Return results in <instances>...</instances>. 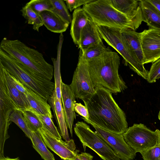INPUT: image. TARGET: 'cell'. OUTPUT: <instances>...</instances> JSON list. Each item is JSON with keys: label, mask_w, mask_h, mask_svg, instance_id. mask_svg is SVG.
<instances>
[{"label": "cell", "mask_w": 160, "mask_h": 160, "mask_svg": "<svg viewBox=\"0 0 160 160\" xmlns=\"http://www.w3.org/2000/svg\"><path fill=\"white\" fill-rule=\"evenodd\" d=\"M83 101L88 111V120L95 124L118 135H122L128 128L124 112L108 91L96 88Z\"/></svg>", "instance_id": "6da1fadb"}, {"label": "cell", "mask_w": 160, "mask_h": 160, "mask_svg": "<svg viewBox=\"0 0 160 160\" xmlns=\"http://www.w3.org/2000/svg\"><path fill=\"white\" fill-rule=\"evenodd\" d=\"M86 62L96 89H103L112 94L127 88L119 74L120 58L117 52L110 50Z\"/></svg>", "instance_id": "7a4b0ae2"}, {"label": "cell", "mask_w": 160, "mask_h": 160, "mask_svg": "<svg viewBox=\"0 0 160 160\" xmlns=\"http://www.w3.org/2000/svg\"><path fill=\"white\" fill-rule=\"evenodd\" d=\"M0 49L40 77L49 80L52 79L53 66L45 60L43 54L38 51L20 40L6 38L1 41Z\"/></svg>", "instance_id": "3957f363"}, {"label": "cell", "mask_w": 160, "mask_h": 160, "mask_svg": "<svg viewBox=\"0 0 160 160\" xmlns=\"http://www.w3.org/2000/svg\"><path fill=\"white\" fill-rule=\"evenodd\" d=\"M0 65L27 88L48 101L55 83L41 78L0 49Z\"/></svg>", "instance_id": "277c9868"}, {"label": "cell", "mask_w": 160, "mask_h": 160, "mask_svg": "<svg viewBox=\"0 0 160 160\" xmlns=\"http://www.w3.org/2000/svg\"><path fill=\"white\" fill-rule=\"evenodd\" d=\"M82 8L98 26L134 31L138 28L132 20L114 8L108 0H93Z\"/></svg>", "instance_id": "5b68a950"}, {"label": "cell", "mask_w": 160, "mask_h": 160, "mask_svg": "<svg viewBox=\"0 0 160 160\" xmlns=\"http://www.w3.org/2000/svg\"><path fill=\"white\" fill-rule=\"evenodd\" d=\"M127 144L140 153L160 144V131H153L143 124H134L122 134Z\"/></svg>", "instance_id": "8992f818"}, {"label": "cell", "mask_w": 160, "mask_h": 160, "mask_svg": "<svg viewBox=\"0 0 160 160\" xmlns=\"http://www.w3.org/2000/svg\"><path fill=\"white\" fill-rule=\"evenodd\" d=\"M98 28L102 39L122 56L132 70L147 80L148 71L144 64L133 58L128 50L122 38V30L102 26H98Z\"/></svg>", "instance_id": "52a82bcc"}, {"label": "cell", "mask_w": 160, "mask_h": 160, "mask_svg": "<svg viewBox=\"0 0 160 160\" xmlns=\"http://www.w3.org/2000/svg\"><path fill=\"white\" fill-rule=\"evenodd\" d=\"M74 130L82 145L84 151L86 147L94 151L103 160H119L112 150L89 125L82 121H78Z\"/></svg>", "instance_id": "ba28073f"}, {"label": "cell", "mask_w": 160, "mask_h": 160, "mask_svg": "<svg viewBox=\"0 0 160 160\" xmlns=\"http://www.w3.org/2000/svg\"><path fill=\"white\" fill-rule=\"evenodd\" d=\"M15 109L19 110L9 96L3 75L0 72V158L4 157L5 142L10 137L8 134V129L11 123L9 117Z\"/></svg>", "instance_id": "9c48e42d"}, {"label": "cell", "mask_w": 160, "mask_h": 160, "mask_svg": "<svg viewBox=\"0 0 160 160\" xmlns=\"http://www.w3.org/2000/svg\"><path fill=\"white\" fill-rule=\"evenodd\" d=\"M82 118L84 121L94 128L96 132L120 160H132L135 158L136 153L127 144L122 135L112 133L95 124L88 120Z\"/></svg>", "instance_id": "30bf717a"}, {"label": "cell", "mask_w": 160, "mask_h": 160, "mask_svg": "<svg viewBox=\"0 0 160 160\" xmlns=\"http://www.w3.org/2000/svg\"><path fill=\"white\" fill-rule=\"evenodd\" d=\"M69 85L75 98L82 101L95 92L96 89L92 82L86 62L78 59Z\"/></svg>", "instance_id": "8fae6325"}, {"label": "cell", "mask_w": 160, "mask_h": 160, "mask_svg": "<svg viewBox=\"0 0 160 160\" xmlns=\"http://www.w3.org/2000/svg\"><path fill=\"white\" fill-rule=\"evenodd\" d=\"M38 131L46 146L63 160H74L79 151L76 149L74 141H64L52 134L42 127Z\"/></svg>", "instance_id": "7c38bea8"}, {"label": "cell", "mask_w": 160, "mask_h": 160, "mask_svg": "<svg viewBox=\"0 0 160 160\" xmlns=\"http://www.w3.org/2000/svg\"><path fill=\"white\" fill-rule=\"evenodd\" d=\"M143 54V64L160 58V29L149 28L139 32Z\"/></svg>", "instance_id": "4fadbf2b"}, {"label": "cell", "mask_w": 160, "mask_h": 160, "mask_svg": "<svg viewBox=\"0 0 160 160\" xmlns=\"http://www.w3.org/2000/svg\"><path fill=\"white\" fill-rule=\"evenodd\" d=\"M115 9L132 20L138 28L143 21L139 1L137 0H108Z\"/></svg>", "instance_id": "5bb4252c"}, {"label": "cell", "mask_w": 160, "mask_h": 160, "mask_svg": "<svg viewBox=\"0 0 160 160\" xmlns=\"http://www.w3.org/2000/svg\"><path fill=\"white\" fill-rule=\"evenodd\" d=\"M61 93L62 107L65 119L68 128L72 137V126L76 116L74 109L75 99L70 85L65 84L62 81Z\"/></svg>", "instance_id": "9a60e30c"}, {"label": "cell", "mask_w": 160, "mask_h": 160, "mask_svg": "<svg viewBox=\"0 0 160 160\" xmlns=\"http://www.w3.org/2000/svg\"><path fill=\"white\" fill-rule=\"evenodd\" d=\"M121 34L122 40L130 54L138 61L143 64L144 58L139 32L128 29L122 30Z\"/></svg>", "instance_id": "2e32d148"}, {"label": "cell", "mask_w": 160, "mask_h": 160, "mask_svg": "<svg viewBox=\"0 0 160 160\" xmlns=\"http://www.w3.org/2000/svg\"><path fill=\"white\" fill-rule=\"evenodd\" d=\"M48 101L53 111L61 136L66 141H69L71 139L68 132L62 100H59L58 98L55 89L52 95L49 97Z\"/></svg>", "instance_id": "e0dca14e"}, {"label": "cell", "mask_w": 160, "mask_h": 160, "mask_svg": "<svg viewBox=\"0 0 160 160\" xmlns=\"http://www.w3.org/2000/svg\"><path fill=\"white\" fill-rule=\"evenodd\" d=\"M102 42L98 26L89 19L81 32L78 46L80 51L83 52L89 47Z\"/></svg>", "instance_id": "ac0fdd59"}, {"label": "cell", "mask_w": 160, "mask_h": 160, "mask_svg": "<svg viewBox=\"0 0 160 160\" xmlns=\"http://www.w3.org/2000/svg\"><path fill=\"white\" fill-rule=\"evenodd\" d=\"M0 72L3 78L4 83L9 95L19 110H29L30 107L24 94L21 93L13 84L8 71L0 65Z\"/></svg>", "instance_id": "d6986e66"}, {"label": "cell", "mask_w": 160, "mask_h": 160, "mask_svg": "<svg viewBox=\"0 0 160 160\" xmlns=\"http://www.w3.org/2000/svg\"><path fill=\"white\" fill-rule=\"evenodd\" d=\"M89 18L82 8L79 7L73 11L70 30V34L75 44L80 43L82 30L87 24Z\"/></svg>", "instance_id": "ffe728a7"}, {"label": "cell", "mask_w": 160, "mask_h": 160, "mask_svg": "<svg viewBox=\"0 0 160 160\" xmlns=\"http://www.w3.org/2000/svg\"><path fill=\"white\" fill-rule=\"evenodd\" d=\"M139 1L142 12L143 21L147 23L149 28L160 29V12L148 0Z\"/></svg>", "instance_id": "44dd1931"}, {"label": "cell", "mask_w": 160, "mask_h": 160, "mask_svg": "<svg viewBox=\"0 0 160 160\" xmlns=\"http://www.w3.org/2000/svg\"><path fill=\"white\" fill-rule=\"evenodd\" d=\"M43 25L49 30L56 33H62L67 29L69 24L50 11L41 12Z\"/></svg>", "instance_id": "7402d4cb"}, {"label": "cell", "mask_w": 160, "mask_h": 160, "mask_svg": "<svg viewBox=\"0 0 160 160\" xmlns=\"http://www.w3.org/2000/svg\"><path fill=\"white\" fill-rule=\"evenodd\" d=\"M25 95L30 107L29 109L48 116L52 119L53 116L51 110V107L47 102L27 88V92Z\"/></svg>", "instance_id": "603a6c76"}, {"label": "cell", "mask_w": 160, "mask_h": 160, "mask_svg": "<svg viewBox=\"0 0 160 160\" xmlns=\"http://www.w3.org/2000/svg\"><path fill=\"white\" fill-rule=\"evenodd\" d=\"M30 138L32 146L44 160H55L53 154L48 149L38 131H32Z\"/></svg>", "instance_id": "cb8c5ba5"}, {"label": "cell", "mask_w": 160, "mask_h": 160, "mask_svg": "<svg viewBox=\"0 0 160 160\" xmlns=\"http://www.w3.org/2000/svg\"><path fill=\"white\" fill-rule=\"evenodd\" d=\"M110 50L109 47L104 45L103 42H99L89 47L83 52L79 51L78 59L87 62Z\"/></svg>", "instance_id": "d4e9b609"}, {"label": "cell", "mask_w": 160, "mask_h": 160, "mask_svg": "<svg viewBox=\"0 0 160 160\" xmlns=\"http://www.w3.org/2000/svg\"><path fill=\"white\" fill-rule=\"evenodd\" d=\"M21 12L28 23L32 25L33 29L38 32L40 28L43 25L40 14L26 4L22 8Z\"/></svg>", "instance_id": "484cf974"}, {"label": "cell", "mask_w": 160, "mask_h": 160, "mask_svg": "<svg viewBox=\"0 0 160 160\" xmlns=\"http://www.w3.org/2000/svg\"><path fill=\"white\" fill-rule=\"evenodd\" d=\"M53 8L51 11L65 22L71 23L72 18L68 11L64 1L62 0H51Z\"/></svg>", "instance_id": "4316f807"}, {"label": "cell", "mask_w": 160, "mask_h": 160, "mask_svg": "<svg viewBox=\"0 0 160 160\" xmlns=\"http://www.w3.org/2000/svg\"><path fill=\"white\" fill-rule=\"evenodd\" d=\"M9 120L16 124L23 132L26 136L30 138L32 132L22 112L19 110L15 109L12 112L9 117Z\"/></svg>", "instance_id": "83f0119b"}, {"label": "cell", "mask_w": 160, "mask_h": 160, "mask_svg": "<svg viewBox=\"0 0 160 160\" xmlns=\"http://www.w3.org/2000/svg\"><path fill=\"white\" fill-rule=\"evenodd\" d=\"M32 112L38 117L41 122L42 127L47 130L54 136L58 138L61 139L59 132L54 125L52 118L48 116L38 113L34 111L29 109Z\"/></svg>", "instance_id": "f1b7e54d"}, {"label": "cell", "mask_w": 160, "mask_h": 160, "mask_svg": "<svg viewBox=\"0 0 160 160\" xmlns=\"http://www.w3.org/2000/svg\"><path fill=\"white\" fill-rule=\"evenodd\" d=\"M24 117L28 126L31 131H38V129L42 127V125L37 116L30 110H19Z\"/></svg>", "instance_id": "f546056e"}, {"label": "cell", "mask_w": 160, "mask_h": 160, "mask_svg": "<svg viewBox=\"0 0 160 160\" xmlns=\"http://www.w3.org/2000/svg\"><path fill=\"white\" fill-rule=\"evenodd\" d=\"M26 5L39 14L45 11H51L53 8L51 0H32Z\"/></svg>", "instance_id": "4dcf8cb0"}, {"label": "cell", "mask_w": 160, "mask_h": 160, "mask_svg": "<svg viewBox=\"0 0 160 160\" xmlns=\"http://www.w3.org/2000/svg\"><path fill=\"white\" fill-rule=\"evenodd\" d=\"M160 78V58L153 62L149 71L148 72V82L153 83L157 79Z\"/></svg>", "instance_id": "1f68e13d"}, {"label": "cell", "mask_w": 160, "mask_h": 160, "mask_svg": "<svg viewBox=\"0 0 160 160\" xmlns=\"http://www.w3.org/2000/svg\"><path fill=\"white\" fill-rule=\"evenodd\" d=\"M141 154L143 160H160V144Z\"/></svg>", "instance_id": "d6a6232c"}, {"label": "cell", "mask_w": 160, "mask_h": 160, "mask_svg": "<svg viewBox=\"0 0 160 160\" xmlns=\"http://www.w3.org/2000/svg\"><path fill=\"white\" fill-rule=\"evenodd\" d=\"M93 0H66L65 2L70 12L78 8L82 5L88 3Z\"/></svg>", "instance_id": "836d02e7"}, {"label": "cell", "mask_w": 160, "mask_h": 160, "mask_svg": "<svg viewBox=\"0 0 160 160\" xmlns=\"http://www.w3.org/2000/svg\"><path fill=\"white\" fill-rule=\"evenodd\" d=\"M74 109L77 113L83 117L82 118L88 120L89 115L87 108L80 103H75Z\"/></svg>", "instance_id": "e575fe53"}, {"label": "cell", "mask_w": 160, "mask_h": 160, "mask_svg": "<svg viewBox=\"0 0 160 160\" xmlns=\"http://www.w3.org/2000/svg\"><path fill=\"white\" fill-rule=\"evenodd\" d=\"M10 77L12 82L15 87L21 93L24 95L27 92V88L14 76L10 74Z\"/></svg>", "instance_id": "d590c367"}, {"label": "cell", "mask_w": 160, "mask_h": 160, "mask_svg": "<svg viewBox=\"0 0 160 160\" xmlns=\"http://www.w3.org/2000/svg\"><path fill=\"white\" fill-rule=\"evenodd\" d=\"M93 157L89 153L82 152L78 153L74 160H92Z\"/></svg>", "instance_id": "8d00e7d4"}, {"label": "cell", "mask_w": 160, "mask_h": 160, "mask_svg": "<svg viewBox=\"0 0 160 160\" xmlns=\"http://www.w3.org/2000/svg\"><path fill=\"white\" fill-rule=\"evenodd\" d=\"M148 1L160 12V0H148Z\"/></svg>", "instance_id": "74e56055"}, {"label": "cell", "mask_w": 160, "mask_h": 160, "mask_svg": "<svg viewBox=\"0 0 160 160\" xmlns=\"http://www.w3.org/2000/svg\"><path fill=\"white\" fill-rule=\"evenodd\" d=\"M0 160H20L18 157L15 158H11L8 157L0 158Z\"/></svg>", "instance_id": "f35d334b"}, {"label": "cell", "mask_w": 160, "mask_h": 160, "mask_svg": "<svg viewBox=\"0 0 160 160\" xmlns=\"http://www.w3.org/2000/svg\"><path fill=\"white\" fill-rule=\"evenodd\" d=\"M158 118L159 119V120H160V109L159 112L158 114Z\"/></svg>", "instance_id": "ab89813d"}, {"label": "cell", "mask_w": 160, "mask_h": 160, "mask_svg": "<svg viewBox=\"0 0 160 160\" xmlns=\"http://www.w3.org/2000/svg\"></svg>", "instance_id": "60d3db41"}]
</instances>
